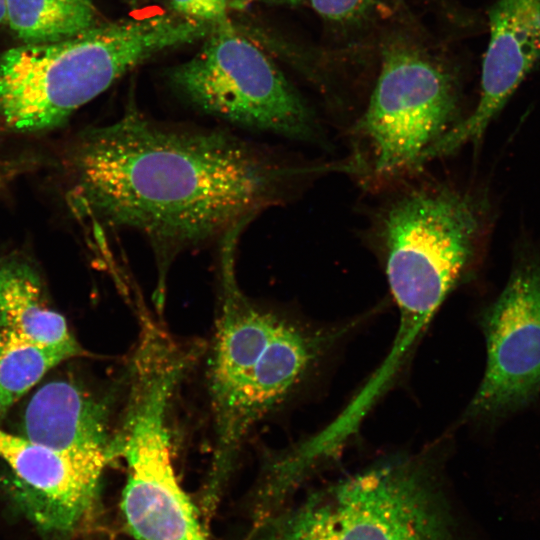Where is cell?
<instances>
[{
  "label": "cell",
  "instance_id": "1",
  "mask_svg": "<svg viewBox=\"0 0 540 540\" xmlns=\"http://www.w3.org/2000/svg\"><path fill=\"white\" fill-rule=\"evenodd\" d=\"M71 204L82 216L140 233L165 278L181 253L220 240L333 169L291 160L218 129L155 122L129 108L86 130L69 157Z\"/></svg>",
  "mask_w": 540,
  "mask_h": 540
},
{
  "label": "cell",
  "instance_id": "8",
  "mask_svg": "<svg viewBox=\"0 0 540 540\" xmlns=\"http://www.w3.org/2000/svg\"><path fill=\"white\" fill-rule=\"evenodd\" d=\"M110 456L127 466L120 507L137 540H211L180 485L172 461L168 415L176 392L170 377L141 373L129 382Z\"/></svg>",
  "mask_w": 540,
  "mask_h": 540
},
{
  "label": "cell",
  "instance_id": "13",
  "mask_svg": "<svg viewBox=\"0 0 540 540\" xmlns=\"http://www.w3.org/2000/svg\"><path fill=\"white\" fill-rule=\"evenodd\" d=\"M36 268L18 255L0 256V328L51 345L77 343L48 301Z\"/></svg>",
  "mask_w": 540,
  "mask_h": 540
},
{
  "label": "cell",
  "instance_id": "17",
  "mask_svg": "<svg viewBox=\"0 0 540 540\" xmlns=\"http://www.w3.org/2000/svg\"><path fill=\"white\" fill-rule=\"evenodd\" d=\"M176 12L187 19L218 23L225 19L228 0H169Z\"/></svg>",
  "mask_w": 540,
  "mask_h": 540
},
{
  "label": "cell",
  "instance_id": "14",
  "mask_svg": "<svg viewBox=\"0 0 540 540\" xmlns=\"http://www.w3.org/2000/svg\"><path fill=\"white\" fill-rule=\"evenodd\" d=\"M80 344H44L0 328V419L53 367L82 356Z\"/></svg>",
  "mask_w": 540,
  "mask_h": 540
},
{
  "label": "cell",
  "instance_id": "18",
  "mask_svg": "<svg viewBox=\"0 0 540 540\" xmlns=\"http://www.w3.org/2000/svg\"><path fill=\"white\" fill-rule=\"evenodd\" d=\"M7 0H0V25L6 20Z\"/></svg>",
  "mask_w": 540,
  "mask_h": 540
},
{
  "label": "cell",
  "instance_id": "9",
  "mask_svg": "<svg viewBox=\"0 0 540 540\" xmlns=\"http://www.w3.org/2000/svg\"><path fill=\"white\" fill-rule=\"evenodd\" d=\"M480 325L486 366L464 418L489 423L527 408L540 394V253L518 257Z\"/></svg>",
  "mask_w": 540,
  "mask_h": 540
},
{
  "label": "cell",
  "instance_id": "16",
  "mask_svg": "<svg viewBox=\"0 0 540 540\" xmlns=\"http://www.w3.org/2000/svg\"><path fill=\"white\" fill-rule=\"evenodd\" d=\"M379 0H311L313 9L325 21L350 25L366 18Z\"/></svg>",
  "mask_w": 540,
  "mask_h": 540
},
{
  "label": "cell",
  "instance_id": "2",
  "mask_svg": "<svg viewBox=\"0 0 540 540\" xmlns=\"http://www.w3.org/2000/svg\"><path fill=\"white\" fill-rule=\"evenodd\" d=\"M247 224L219 240L218 313L209 363L213 458L208 495L230 474L256 424L306 379L345 327L302 325L256 304L236 277V251Z\"/></svg>",
  "mask_w": 540,
  "mask_h": 540
},
{
  "label": "cell",
  "instance_id": "10",
  "mask_svg": "<svg viewBox=\"0 0 540 540\" xmlns=\"http://www.w3.org/2000/svg\"><path fill=\"white\" fill-rule=\"evenodd\" d=\"M9 492L41 540H73L96 508L108 452H63L0 429Z\"/></svg>",
  "mask_w": 540,
  "mask_h": 540
},
{
  "label": "cell",
  "instance_id": "12",
  "mask_svg": "<svg viewBox=\"0 0 540 540\" xmlns=\"http://www.w3.org/2000/svg\"><path fill=\"white\" fill-rule=\"evenodd\" d=\"M22 431L25 438L54 450L110 454L107 407L67 380L36 391L26 406Z\"/></svg>",
  "mask_w": 540,
  "mask_h": 540
},
{
  "label": "cell",
  "instance_id": "11",
  "mask_svg": "<svg viewBox=\"0 0 540 540\" xmlns=\"http://www.w3.org/2000/svg\"><path fill=\"white\" fill-rule=\"evenodd\" d=\"M489 42L483 58L480 97L424 154L423 162L477 144L526 77L540 63V0H496L488 11Z\"/></svg>",
  "mask_w": 540,
  "mask_h": 540
},
{
  "label": "cell",
  "instance_id": "4",
  "mask_svg": "<svg viewBox=\"0 0 540 540\" xmlns=\"http://www.w3.org/2000/svg\"><path fill=\"white\" fill-rule=\"evenodd\" d=\"M216 23L166 14L121 20L0 56V123L13 132L55 128L141 62L207 37Z\"/></svg>",
  "mask_w": 540,
  "mask_h": 540
},
{
  "label": "cell",
  "instance_id": "6",
  "mask_svg": "<svg viewBox=\"0 0 540 540\" xmlns=\"http://www.w3.org/2000/svg\"><path fill=\"white\" fill-rule=\"evenodd\" d=\"M367 108L351 129L349 171L385 184L423 167L426 151L462 120L455 73L413 42L387 41Z\"/></svg>",
  "mask_w": 540,
  "mask_h": 540
},
{
  "label": "cell",
  "instance_id": "15",
  "mask_svg": "<svg viewBox=\"0 0 540 540\" xmlns=\"http://www.w3.org/2000/svg\"><path fill=\"white\" fill-rule=\"evenodd\" d=\"M97 20L92 0H7L6 22L26 44L51 43L78 35Z\"/></svg>",
  "mask_w": 540,
  "mask_h": 540
},
{
  "label": "cell",
  "instance_id": "19",
  "mask_svg": "<svg viewBox=\"0 0 540 540\" xmlns=\"http://www.w3.org/2000/svg\"><path fill=\"white\" fill-rule=\"evenodd\" d=\"M272 1H278V2H285V3H290V4H296V3L300 2L301 0H272Z\"/></svg>",
  "mask_w": 540,
  "mask_h": 540
},
{
  "label": "cell",
  "instance_id": "5",
  "mask_svg": "<svg viewBox=\"0 0 540 540\" xmlns=\"http://www.w3.org/2000/svg\"><path fill=\"white\" fill-rule=\"evenodd\" d=\"M275 540H473L440 465L394 456L306 495L280 515Z\"/></svg>",
  "mask_w": 540,
  "mask_h": 540
},
{
  "label": "cell",
  "instance_id": "3",
  "mask_svg": "<svg viewBox=\"0 0 540 540\" xmlns=\"http://www.w3.org/2000/svg\"><path fill=\"white\" fill-rule=\"evenodd\" d=\"M375 216L373 239L400 314L392 349L367 383L381 394L444 300L477 264L490 205L480 192L422 182L395 194Z\"/></svg>",
  "mask_w": 540,
  "mask_h": 540
},
{
  "label": "cell",
  "instance_id": "7",
  "mask_svg": "<svg viewBox=\"0 0 540 540\" xmlns=\"http://www.w3.org/2000/svg\"><path fill=\"white\" fill-rule=\"evenodd\" d=\"M176 91L206 114L246 129L319 141L314 112L270 58L226 20L170 74Z\"/></svg>",
  "mask_w": 540,
  "mask_h": 540
}]
</instances>
